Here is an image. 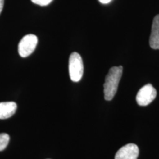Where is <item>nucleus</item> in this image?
Returning a JSON list of instances; mask_svg holds the SVG:
<instances>
[{
	"label": "nucleus",
	"instance_id": "obj_1",
	"mask_svg": "<svg viewBox=\"0 0 159 159\" xmlns=\"http://www.w3.org/2000/svg\"><path fill=\"white\" fill-rule=\"evenodd\" d=\"M122 73V66L113 67L110 69L104 84V93L106 100L110 101L113 98L117 91Z\"/></svg>",
	"mask_w": 159,
	"mask_h": 159
},
{
	"label": "nucleus",
	"instance_id": "obj_2",
	"mask_svg": "<svg viewBox=\"0 0 159 159\" xmlns=\"http://www.w3.org/2000/svg\"><path fill=\"white\" fill-rule=\"evenodd\" d=\"M68 70L70 79L73 81L79 82L81 79L84 72V66L83 60L79 53L74 52L70 55Z\"/></svg>",
	"mask_w": 159,
	"mask_h": 159
},
{
	"label": "nucleus",
	"instance_id": "obj_3",
	"mask_svg": "<svg viewBox=\"0 0 159 159\" xmlns=\"http://www.w3.org/2000/svg\"><path fill=\"white\" fill-rule=\"evenodd\" d=\"M38 43V39L34 34L25 35L18 44V50L21 57H28L34 52Z\"/></svg>",
	"mask_w": 159,
	"mask_h": 159
},
{
	"label": "nucleus",
	"instance_id": "obj_4",
	"mask_svg": "<svg viewBox=\"0 0 159 159\" xmlns=\"http://www.w3.org/2000/svg\"><path fill=\"white\" fill-rule=\"evenodd\" d=\"M157 96L156 90L150 84L143 86L137 93L136 101L141 106H146L156 98Z\"/></svg>",
	"mask_w": 159,
	"mask_h": 159
},
{
	"label": "nucleus",
	"instance_id": "obj_5",
	"mask_svg": "<svg viewBox=\"0 0 159 159\" xmlns=\"http://www.w3.org/2000/svg\"><path fill=\"white\" fill-rule=\"evenodd\" d=\"M139 149L135 144H127L120 148L116 154L115 159H137Z\"/></svg>",
	"mask_w": 159,
	"mask_h": 159
},
{
	"label": "nucleus",
	"instance_id": "obj_6",
	"mask_svg": "<svg viewBox=\"0 0 159 159\" xmlns=\"http://www.w3.org/2000/svg\"><path fill=\"white\" fill-rule=\"evenodd\" d=\"M149 44L152 48L159 50V14L154 18Z\"/></svg>",
	"mask_w": 159,
	"mask_h": 159
},
{
	"label": "nucleus",
	"instance_id": "obj_7",
	"mask_svg": "<svg viewBox=\"0 0 159 159\" xmlns=\"http://www.w3.org/2000/svg\"><path fill=\"white\" fill-rule=\"evenodd\" d=\"M17 104L13 102H0V119H7L12 116L17 110Z\"/></svg>",
	"mask_w": 159,
	"mask_h": 159
},
{
	"label": "nucleus",
	"instance_id": "obj_8",
	"mask_svg": "<svg viewBox=\"0 0 159 159\" xmlns=\"http://www.w3.org/2000/svg\"><path fill=\"white\" fill-rule=\"evenodd\" d=\"M10 141V136L6 133L0 134V152L4 150Z\"/></svg>",
	"mask_w": 159,
	"mask_h": 159
},
{
	"label": "nucleus",
	"instance_id": "obj_9",
	"mask_svg": "<svg viewBox=\"0 0 159 159\" xmlns=\"http://www.w3.org/2000/svg\"><path fill=\"white\" fill-rule=\"evenodd\" d=\"M33 3L40 6H46L50 4L52 0H31Z\"/></svg>",
	"mask_w": 159,
	"mask_h": 159
},
{
	"label": "nucleus",
	"instance_id": "obj_10",
	"mask_svg": "<svg viewBox=\"0 0 159 159\" xmlns=\"http://www.w3.org/2000/svg\"><path fill=\"white\" fill-rule=\"evenodd\" d=\"M4 0H0V14L2 11L3 6H4Z\"/></svg>",
	"mask_w": 159,
	"mask_h": 159
},
{
	"label": "nucleus",
	"instance_id": "obj_11",
	"mask_svg": "<svg viewBox=\"0 0 159 159\" xmlns=\"http://www.w3.org/2000/svg\"><path fill=\"white\" fill-rule=\"evenodd\" d=\"M102 4H108L112 0H98Z\"/></svg>",
	"mask_w": 159,
	"mask_h": 159
}]
</instances>
